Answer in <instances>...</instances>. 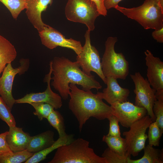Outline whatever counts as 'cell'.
<instances>
[{"label":"cell","mask_w":163,"mask_h":163,"mask_svg":"<svg viewBox=\"0 0 163 163\" xmlns=\"http://www.w3.org/2000/svg\"><path fill=\"white\" fill-rule=\"evenodd\" d=\"M51 61L53 76L50 85L64 100L68 98L70 92V84L80 85L85 91L93 88L98 91L102 88V85L95 79L94 76L85 74L76 61L72 62L64 57H55Z\"/></svg>","instance_id":"obj_1"},{"label":"cell","mask_w":163,"mask_h":163,"mask_svg":"<svg viewBox=\"0 0 163 163\" xmlns=\"http://www.w3.org/2000/svg\"><path fill=\"white\" fill-rule=\"evenodd\" d=\"M69 86V107L78 120L80 132L91 117L102 120L112 114L110 106L103 101L102 92L94 94L91 90L80 89L75 84H70Z\"/></svg>","instance_id":"obj_2"},{"label":"cell","mask_w":163,"mask_h":163,"mask_svg":"<svg viewBox=\"0 0 163 163\" xmlns=\"http://www.w3.org/2000/svg\"><path fill=\"white\" fill-rule=\"evenodd\" d=\"M56 150L48 163H105L104 158L89 147V142L82 138L74 139Z\"/></svg>","instance_id":"obj_3"},{"label":"cell","mask_w":163,"mask_h":163,"mask_svg":"<svg viewBox=\"0 0 163 163\" xmlns=\"http://www.w3.org/2000/svg\"><path fill=\"white\" fill-rule=\"evenodd\" d=\"M114 8L137 21L145 29L163 27V0H145L137 7L127 8L117 5Z\"/></svg>","instance_id":"obj_4"},{"label":"cell","mask_w":163,"mask_h":163,"mask_svg":"<svg viewBox=\"0 0 163 163\" xmlns=\"http://www.w3.org/2000/svg\"><path fill=\"white\" fill-rule=\"evenodd\" d=\"M117 37H109L105 42V50L101 62L102 71L105 77L112 76L125 79L129 73V64L122 53H117L114 46Z\"/></svg>","instance_id":"obj_5"},{"label":"cell","mask_w":163,"mask_h":163,"mask_svg":"<svg viewBox=\"0 0 163 163\" xmlns=\"http://www.w3.org/2000/svg\"><path fill=\"white\" fill-rule=\"evenodd\" d=\"M65 11L68 20L85 24L90 31L94 30L95 20L100 15L91 0H68Z\"/></svg>","instance_id":"obj_6"},{"label":"cell","mask_w":163,"mask_h":163,"mask_svg":"<svg viewBox=\"0 0 163 163\" xmlns=\"http://www.w3.org/2000/svg\"><path fill=\"white\" fill-rule=\"evenodd\" d=\"M152 122L151 118L146 115L132 124L129 131L123 133L125 137L126 154L128 156H137L144 149L148 139L146 130Z\"/></svg>","instance_id":"obj_7"},{"label":"cell","mask_w":163,"mask_h":163,"mask_svg":"<svg viewBox=\"0 0 163 163\" xmlns=\"http://www.w3.org/2000/svg\"><path fill=\"white\" fill-rule=\"evenodd\" d=\"M134 82L135 89L134 92L136 95L134 104L138 107H143L147 111V114L155 121L153 108L157 100L155 97L156 90L152 88L146 78H145L139 72L130 75Z\"/></svg>","instance_id":"obj_8"},{"label":"cell","mask_w":163,"mask_h":163,"mask_svg":"<svg viewBox=\"0 0 163 163\" xmlns=\"http://www.w3.org/2000/svg\"><path fill=\"white\" fill-rule=\"evenodd\" d=\"M90 32L88 30L86 32L85 35V43L82 46V52L76 57V61L85 74L91 76V72H94L106 84V77L102 71L99 53L96 48L91 44Z\"/></svg>","instance_id":"obj_9"},{"label":"cell","mask_w":163,"mask_h":163,"mask_svg":"<svg viewBox=\"0 0 163 163\" xmlns=\"http://www.w3.org/2000/svg\"><path fill=\"white\" fill-rule=\"evenodd\" d=\"M29 63L28 59H21L20 66L16 68L12 67L11 63L8 64L0 77V95L11 110L15 103L12 93L14 78L17 74L21 75L27 70Z\"/></svg>","instance_id":"obj_10"},{"label":"cell","mask_w":163,"mask_h":163,"mask_svg":"<svg viewBox=\"0 0 163 163\" xmlns=\"http://www.w3.org/2000/svg\"><path fill=\"white\" fill-rule=\"evenodd\" d=\"M38 32L42 44L50 49L60 46L72 49L77 55H79L82 50L80 41L71 38H66L60 32L48 25Z\"/></svg>","instance_id":"obj_11"},{"label":"cell","mask_w":163,"mask_h":163,"mask_svg":"<svg viewBox=\"0 0 163 163\" xmlns=\"http://www.w3.org/2000/svg\"><path fill=\"white\" fill-rule=\"evenodd\" d=\"M52 72L51 61L50 63L49 72L45 75L44 79V82L47 83L46 90L42 92L27 94L23 97L15 100V103L29 104L34 102H45L50 105L55 109L60 108L62 105V97L59 94L53 92L51 88Z\"/></svg>","instance_id":"obj_12"},{"label":"cell","mask_w":163,"mask_h":163,"mask_svg":"<svg viewBox=\"0 0 163 163\" xmlns=\"http://www.w3.org/2000/svg\"><path fill=\"white\" fill-rule=\"evenodd\" d=\"M110 106L111 114L117 117L122 126L127 128L147 114L145 109L129 101L117 102Z\"/></svg>","instance_id":"obj_13"},{"label":"cell","mask_w":163,"mask_h":163,"mask_svg":"<svg viewBox=\"0 0 163 163\" xmlns=\"http://www.w3.org/2000/svg\"><path fill=\"white\" fill-rule=\"evenodd\" d=\"M144 53L147 66V79L156 91H163V62L159 58L154 56L148 50Z\"/></svg>","instance_id":"obj_14"},{"label":"cell","mask_w":163,"mask_h":163,"mask_svg":"<svg viewBox=\"0 0 163 163\" xmlns=\"http://www.w3.org/2000/svg\"><path fill=\"white\" fill-rule=\"evenodd\" d=\"M106 79L107 87L102 92L103 99L110 105L116 103L127 101L129 90L120 86L115 77L108 76L106 77Z\"/></svg>","instance_id":"obj_15"},{"label":"cell","mask_w":163,"mask_h":163,"mask_svg":"<svg viewBox=\"0 0 163 163\" xmlns=\"http://www.w3.org/2000/svg\"><path fill=\"white\" fill-rule=\"evenodd\" d=\"M53 0H26V13L28 19L38 31L42 30L46 25L42 21L41 14L51 5Z\"/></svg>","instance_id":"obj_16"},{"label":"cell","mask_w":163,"mask_h":163,"mask_svg":"<svg viewBox=\"0 0 163 163\" xmlns=\"http://www.w3.org/2000/svg\"><path fill=\"white\" fill-rule=\"evenodd\" d=\"M30 136L28 133L23 131L22 128L9 126L6 139L12 151L19 152L27 149Z\"/></svg>","instance_id":"obj_17"},{"label":"cell","mask_w":163,"mask_h":163,"mask_svg":"<svg viewBox=\"0 0 163 163\" xmlns=\"http://www.w3.org/2000/svg\"><path fill=\"white\" fill-rule=\"evenodd\" d=\"M54 133L47 130L36 136H30L26 150L34 153L42 150L51 145L55 142Z\"/></svg>","instance_id":"obj_18"},{"label":"cell","mask_w":163,"mask_h":163,"mask_svg":"<svg viewBox=\"0 0 163 163\" xmlns=\"http://www.w3.org/2000/svg\"><path fill=\"white\" fill-rule=\"evenodd\" d=\"M72 134H66L64 136L59 137L58 139L50 146L34 154L24 163H38L45 159L50 153L59 147L68 144L74 139Z\"/></svg>","instance_id":"obj_19"},{"label":"cell","mask_w":163,"mask_h":163,"mask_svg":"<svg viewBox=\"0 0 163 163\" xmlns=\"http://www.w3.org/2000/svg\"><path fill=\"white\" fill-rule=\"evenodd\" d=\"M17 55L14 46L8 40L0 35V77L7 65L11 63Z\"/></svg>","instance_id":"obj_20"},{"label":"cell","mask_w":163,"mask_h":163,"mask_svg":"<svg viewBox=\"0 0 163 163\" xmlns=\"http://www.w3.org/2000/svg\"><path fill=\"white\" fill-rule=\"evenodd\" d=\"M144 154L140 158L133 160L128 158L127 163H163V149H156L148 144L144 149Z\"/></svg>","instance_id":"obj_21"},{"label":"cell","mask_w":163,"mask_h":163,"mask_svg":"<svg viewBox=\"0 0 163 163\" xmlns=\"http://www.w3.org/2000/svg\"><path fill=\"white\" fill-rule=\"evenodd\" d=\"M102 141L105 142L108 147L122 156L127 155L126 140L121 136H113L107 135H104Z\"/></svg>","instance_id":"obj_22"},{"label":"cell","mask_w":163,"mask_h":163,"mask_svg":"<svg viewBox=\"0 0 163 163\" xmlns=\"http://www.w3.org/2000/svg\"><path fill=\"white\" fill-rule=\"evenodd\" d=\"M34 153L26 149L19 152H11L0 155V163H21L24 162Z\"/></svg>","instance_id":"obj_23"},{"label":"cell","mask_w":163,"mask_h":163,"mask_svg":"<svg viewBox=\"0 0 163 163\" xmlns=\"http://www.w3.org/2000/svg\"><path fill=\"white\" fill-rule=\"evenodd\" d=\"M46 119L50 124L57 131L59 137L67 134L63 118L58 111L54 110Z\"/></svg>","instance_id":"obj_24"},{"label":"cell","mask_w":163,"mask_h":163,"mask_svg":"<svg viewBox=\"0 0 163 163\" xmlns=\"http://www.w3.org/2000/svg\"><path fill=\"white\" fill-rule=\"evenodd\" d=\"M0 2L7 8L15 19L27 8L26 0H0Z\"/></svg>","instance_id":"obj_25"},{"label":"cell","mask_w":163,"mask_h":163,"mask_svg":"<svg viewBox=\"0 0 163 163\" xmlns=\"http://www.w3.org/2000/svg\"><path fill=\"white\" fill-rule=\"evenodd\" d=\"M29 104L34 108L35 111L33 113L37 116L40 121L44 119H46L51 112L54 110L52 106L45 102H34Z\"/></svg>","instance_id":"obj_26"},{"label":"cell","mask_w":163,"mask_h":163,"mask_svg":"<svg viewBox=\"0 0 163 163\" xmlns=\"http://www.w3.org/2000/svg\"><path fill=\"white\" fill-rule=\"evenodd\" d=\"M148 128L149 129L147 136L149 144L152 146H158L163 133L155 121L152 122Z\"/></svg>","instance_id":"obj_27"},{"label":"cell","mask_w":163,"mask_h":163,"mask_svg":"<svg viewBox=\"0 0 163 163\" xmlns=\"http://www.w3.org/2000/svg\"><path fill=\"white\" fill-rule=\"evenodd\" d=\"M11 111L0 95V119L5 122L9 127L15 126L16 125Z\"/></svg>","instance_id":"obj_28"},{"label":"cell","mask_w":163,"mask_h":163,"mask_svg":"<svg viewBox=\"0 0 163 163\" xmlns=\"http://www.w3.org/2000/svg\"><path fill=\"white\" fill-rule=\"evenodd\" d=\"M105 163H127L128 158L131 157L127 155H120L109 148L106 149L102 155Z\"/></svg>","instance_id":"obj_29"},{"label":"cell","mask_w":163,"mask_h":163,"mask_svg":"<svg viewBox=\"0 0 163 163\" xmlns=\"http://www.w3.org/2000/svg\"><path fill=\"white\" fill-rule=\"evenodd\" d=\"M153 111L156 117L155 121L163 133V100H157L155 102Z\"/></svg>","instance_id":"obj_30"},{"label":"cell","mask_w":163,"mask_h":163,"mask_svg":"<svg viewBox=\"0 0 163 163\" xmlns=\"http://www.w3.org/2000/svg\"><path fill=\"white\" fill-rule=\"evenodd\" d=\"M107 119L109 122V129L107 135L113 136H121L119 122L117 117L112 114Z\"/></svg>","instance_id":"obj_31"},{"label":"cell","mask_w":163,"mask_h":163,"mask_svg":"<svg viewBox=\"0 0 163 163\" xmlns=\"http://www.w3.org/2000/svg\"><path fill=\"white\" fill-rule=\"evenodd\" d=\"M8 131L0 134V155L12 151L9 148L6 141V137Z\"/></svg>","instance_id":"obj_32"},{"label":"cell","mask_w":163,"mask_h":163,"mask_svg":"<svg viewBox=\"0 0 163 163\" xmlns=\"http://www.w3.org/2000/svg\"><path fill=\"white\" fill-rule=\"evenodd\" d=\"M95 4L97 11L100 15L105 16L107 15V11L104 4V0H91Z\"/></svg>","instance_id":"obj_33"},{"label":"cell","mask_w":163,"mask_h":163,"mask_svg":"<svg viewBox=\"0 0 163 163\" xmlns=\"http://www.w3.org/2000/svg\"><path fill=\"white\" fill-rule=\"evenodd\" d=\"M152 36L158 42L163 43V27L158 30H155L152 33Z\"/></svg>","instance_id":"obj_34"},{"label":"cell","mask_w":163,"mask_h":163,"mask_svg":"<svg viewBox=\"0 0 163 163\" xmlns=\"http://www.w3.org/2000/svg\"><path fill=\"white\" fill-rule=\"evenodd\" d=\"M122 0H104V4L107 10L112 8H115L118 5L119 3Z\"/></svg>","instance_id":"obj_35"}]
</instances>
